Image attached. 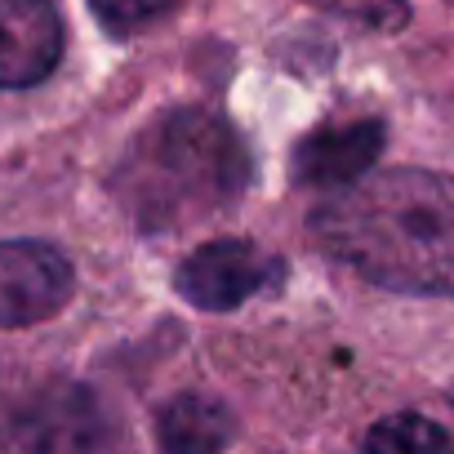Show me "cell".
I'll return each instance as SVG.
<instances>
[{"instance_id":"obj_1","label":"cell","mask_w":454,"mask_h":454,"mask_svg":"<svg viewBox=\"0 0 454 454\" xmlns=\"http://www.w3.org/2000/svg\"><path fill=\"white\" fill-rule=\"evenodd\" d=\"M317 246L396 294H454V174L370 169L330 192L312 218Z\"/></svg>"},{"instance_id":"obj_2","label":"cell","mask_w":454,"mask_h":454,"mask_svg":"<svg viewBox=\"0 0 454 454\" xmlns=\"http://www.w3.org/2000/svg\"><path fill=\"white\" fill-rule=\"evenodd\" d=\"M250 183V156L223 116L178 107L152 121L116 165V196L147 232L227 209Z\"/></svg>"},{"instance_id":"obj_3","label":"cell","mask_w":454,"mask_h":454,"mask_svg":"<svg viewBox=\"0 0 454 454\" xmlns=\"http://www.w3.org/2000/svg\"><path fill=\"white\" fill-rule=\"evenodd\" d=\"M0 436L10 454H103L107 414L90 387L50 383L10 410Z\"/></svg>"},{"instance_id":"obj_4","label":"cell","mask_w":454,"mask_h":454,"mask_svg":"<svg viewBox=\"0 0 454 454\" xmlns=\"http://www.w3.org/2000/svg\"><path fill=\"white\" fill-rule=\"evenodd\" d=\"M277 281H281V259L241 237L205 241L174 272V290L200 312H232L272 290Z\"/></svg>"},{"instance_id":"obj_5","label":"cell","mask_w":454,"mask_h":454,"mask_svg":"<svg viewBox=\"0 0 454 454\" xmlns=\"http://www.w3.org/2000/svg\"><path fill=\"white\" fill-rule=\"evenodd\" d=\"M76 290L63 250L45 241H0V330L50 321Z\"/></svg>"},{"instance_id":"obj_6","label":"cell","mask_w":454,"mask_h":454,"mask_svg":"<svg viewBox=\"0 0 454 454\" xmlns=\"http://www.w3.org/2000/svg\"><path fill=\"white\" fill-rule=\"evenodd\" d=\"M63 59L54 0H0V90H32Z\"/></svg>"},{"instance_id":"obj_7","label":"cell","mask_w":454,"mask_h":454,"mask_svg":"<svg viewBox=\"0 0 454 454\" xmlns=\"http://www.w3.org/2000/svg\"><path fill=\"white\" fill-rule=\"evenodd\" d=\"M383 147V125L379 121H339L303 134L294 147V178L308 187H352L356 178L370 174Z\"/></svg>"},{"instance_id":"obj_8","label":"cell","mask_w":454,"mask_h":454,"mask_svg":"<svg viewBox=\"0 0 454 454\" xmlns=\"http://www.w3.org/2000/svg\"><path fill=\"white\" fill-rule=\"evenodd\" d=\"M237 441V419L223 401L205 392L174 396L156 419V445L160 454H223Z\"/></svg>"},{"instance_id":"obj_9","label":"cell","mask_w":454,"mask_h":454,"mask_svg":"<svg viewBox=\"0 0 454 454\" xmlns=\"http://www.w3.org/2000/svg\"><path fill=\"white\" fill-rule=\"evenodd\" d=\"M365 454H454V441L441 423L423 414H392L370 427Z\"/></svg>"},{"instance_id":"obj_10","label":"cell","mask_w":454,"mask_h":454,"mask_svg":"<svg viewBox=\"0 0 454 454\" xmlns=\"http://www.w3.org/2000/svg\"><path fill=\"white\" fill-rule=\"evenodd\" d=\"M94 14L112 27V32H143L152 23H160L165 14H174L183 0H90Z\"/></svg>"}]
</instances>
